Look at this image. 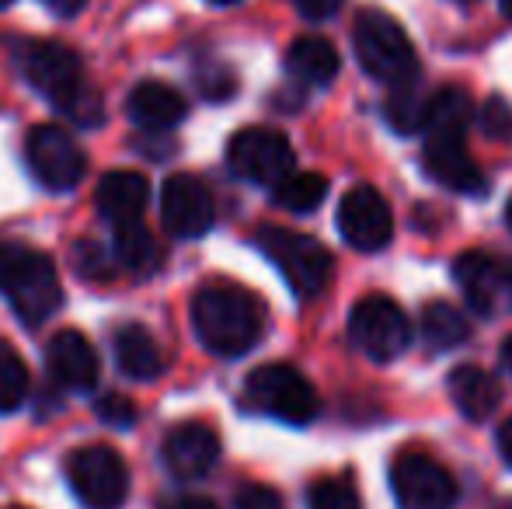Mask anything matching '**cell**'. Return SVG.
<instances>
[{
  "label": "cell",
  "instance_id": "36",
  "mask_svg": "<svg viewBox=\"0 0 512 509\" xmlns=\"http://www.w3.org/2000/svg\"><path fill=\"white\" fill-rule=\"evenodd\" d=\"M499 279H502V293H506L509 304H512V258L499 262Z\"/></svg>",
  "mask_w": 512,
  "mask_h": 509
},
{
  "label": "cell",
  "instance_id": "14",
  "mask_svg": "<svg viewBox=\"0 0 512 509\" xmlns=\"http://www.w3.org/2000/svg\"><path fill=\"white\" fill-rule=\"evenodd\" d=\"M161 457L178 482H199L220 461V436L206 422H182L164 436Z\"/></svg>",
  "mask_w": 512,
  "mask_h": 509
},
{
  "label": "cell",
  "instance_id": "9",
  "mask_svg": "<svg viewBox=\"0 0 512 509\" xmlns=\"http://www.w3.org/2000/svg\"><path fill=\"white\" fill-rule=\"evenodd\" d=\"M227 164L237 178L255 185H279L286 175L297 171V154L279 129L248 126L234 133L227 147Z\"/></svg>",
  "mask_w": 512,
  "mask_h": 509
},
{
  "label": "cell",
  "instance_id": "39",
  "mask_svg": "<svg viewBox=\"0 0 512 509\" xmlns=\"http://www.w3.org/2000/svg\"><path fill=\"white\" fill-rule=\"evenodd\" d=\"M506 220H509V231H512V199H509V206H506Z\"/></svg>",
  "mask_w": 512,
  "mask_h": 509
},
{
  "label": "cell",
  "instance_id": "32",
  "mask_svg": "<svg viewBox=\"0 0 512 509\" xmlns=\"http://www.w3.org/2000/svg\"><path fill=\"white\" fill-rule=\"evenodd\" d=\"M307 21H324V18H335L342 0H290Z\"/></svg>",
  "mask_w": 512,
  "mask_h": 509
},
{
  "label": "cell",
  "instance_id": "41",
  "mask_svg": "<svg viewBox=\"0 0 512 509\" xmlns=\"http://www.w3.org/2000/svg\"><path fill=\"white\" fill-rule=\"evenodd\" d=\"M7 4H14V0H0V7H7Z\"/></svg>",
  "mask_w": 512,
  "mask_h": 509
},
{
  "label": "cell",
  "instance_id": "37",
  "mask_svg": "<svg viewBox=\"0 0 512 509\" xmlns=\"http://www.w3.org/2000/svg\"><path fill=\"white\" fill-rule=\"evenodd\" d=\"M502 363H506V370L512 374V335H509L506 342H502Z\"/></svg>",
  "mask_w": 512,
  "mask_h": 509
},
{
  "label": "cell",
  "instance_id": "43",
  "mask_svg": "<svg viewBox=\"0 0 512 509\" xmlns=\"http://www.w3.org/2000/svg\"><path fill=\"white\" fill-rule=\"evenodd\" d=\"M502 509H512V506H502Z\"/></svg>",
  "mask_w": 512,
  "mask_h": 509
},
{
  "label": "cell",
  "instance_id": "18",
  "mask_svg": "<svg viewBox=\"0 0 512 509\" xmlns=\"http://www.w3.org/2000/svg\"><path fill=\"white\" fill-rule=\"evenodd\" d=\"M150 199V182L140 171H108L95 189V206L98 213L115 227L140 224L143 210H147Z\"/></svg>",
  "mask_w": 512,
  "mask_h": 509
},
{
  "label": "cell",
  "instance_id": "23",
  "mask_svg": "<svg viewBox=\"0 0 512 509\" xmlns=\"http://www.w3.org/2000/svg\"><path fill=\"white\" fill-rule=\"evenodd\" d=\"M422 339L432 349H457L471 339V325H467L464 311L450 300H432L422 307Z\"/></svg>",
  "mask_w": 512,
  "mask_h": 509
},
{
  "label": "cell",
  "instance_id": "7",
  "mask_svg": "<svg viewBox=\"0 0 512 509\" xmlns=\"http://www.w3.org/2000/svg\"><path fill=\"white\" fill-rule=\"evenodd\" d=\"M67 485L77 496V503L88 509H122L129 499V468L119 450L108 443H88V447L70 450Z\"/></svg>",
  "mask_w": 512,
  "mask_h": 509
},
{
  "label": "cell",
  "instance_id": "42",
  "mask_svg": "<svg viewBox=\"0 0 512 509\" xmlns=\"http://www.w3.org/2000/svg\"><path fill=\"white\" fill-rule=\"evenodd\" d=\"M11 509H25V506H11Z\"/></svg>",
  "mask_w": 512,
  "mask_h": 509
},
{
  "label": "cell",
  "instance_id": "24",
  "mask_svg": "<svg viewBox=\"0 0 512 509\" xmlns=\"http://www.w3.org/2000/svg\"><path fill=\"white\" fill-rule=\"evenodd\" d=\"M328 196V178L317 171H293L279 185H272V199L276 206L290 213H314Z\"/></svg>",
  "mask_w": 512,
  "mask_h": 509
},
{
  "label": "cell",
  "instance_id": "19",
  "mask_svg": "<svg viewBox=\"0 0 512 509\" xmlns=\"http://www.w3.org/2000/svg\"><path fill=\"white\" fill-rule=\"evenodd\" d=\"M446 391H450V401L457 405V412L471 422H485L492 419V412L502 401V387L488 370L474 367V363H464L450 374L446 381Z\"/></svg>",
  "mask_w": 512,
  "mask_h": 509
},
{
  "label": "cell",
  "instance_id": "34",
  "mask_svg": "<svg viewBox=\"0 0 512 509\" xmlns=\"http://www.w3.org/2000/svg\"><path fill=\"white\" fill-rule=\"evenodd\" d=\"M46 11H53L56 18H77V14L88 7V0H42Z\"/></svg>",
  "mask_w": 512,
  "mask_h": 509
},
{
  "label": "cell",
  "instance_id": "35",
  "mask_svg": "<svg viewBox=\"0 0 512 509\" xmlns=\"http://www.w3.org/2000/svg\"><path fill=\"white\" fill-rule=\"evenodd\" d=\"M499 454H502V461L512 468V415L499 426Z\"/></svg>",
  "mask_w": 512,
  "mask_h": 509
},
{
  "label": "cell",
  "instance_id": "16",
  "mask_svg": "<svg viewBox=\"0 0 512 509\" xmlns=\"http://www.w3.org/2000/svg\"><path fill=\"white\" fill-rule=\"evenodd\" d=\"M46 370L67 391H91L98 384V353L77 328H63L46 346Z\"/></svg>",
  "mask_w": 512,
  "mask_h": 509
},
{
  "label": "cell",
  "instance_id": "30",
  "mask_svg": "<svg viewBox=\"0 0 512 509\" xmlns=\"http://www.w3.org/2000/svg\"><path fill=\"white\" fill-rule=\"evenodd\" d=\"M95 412L105 426H115V429H129L136 422V405L129 398H122V394H105L95 405Z\"/></svg>",
  "mask_w": 512,
  "mask_h": 509
},
{
  "label": "cell",
  "instance_id": "3",
  "mask_svg": "<svg viewBox=\"0 0 512 509\" xmlns=\"http://www.w3.org/2000/svg\"><path fill=\"white\" fill-rule=\"evenodd\" d=\"M0 293L25 325H42L63 307V283L53 258L18 241H0Z\"/></svg>",
  "mask_w": 512,
  "mask_h": 509
},
{
  "label": "cell",
  "instance_id": "22",
  "mask_svg": "<svg viewBox=\"0 0 512 509\" xmlns=\"http://www.w3.org/2000/svg\"><path fill=\"white\" fill-rule=\"evenodd\" d=\"M286 70H290L293 81L307 84V88H324L338 77L342 70V56L321 35H304L290 46L286 53Z\"/></svg>",
  "mask_w": 512,
  "mask_h": 509
},
{
  "label": "cell",
  "instance_id": "29",
  "mask_svg": "<svg viewBox=\"0 0 512 509\" xmlns=\"http://www.w3.org/2000/svg\"><path fill=\"white\" fill-rule=\"evenodd\" d=\"M478 119H481V129H485L492 140H512V109H509L506 98L492 95L485 105H481Z\"/></svg>",
  "mask_w": 512,
  "mask_h": 509
},
{
  "label": "cell",
  "instance_id": "6",
  "mask_svg": "<svg viewBox=\"0 0 512 509\" xmlns=\"http://www.w3.org/2000/svg\"><path fill=\"white\" fill-rule=\"evenodd\" d=\"M244 398L262 415L286 422V426H307L321 412L314 384L290 363H265L255 367L244 381Z\"/></svg>",
  "mask_w": 512,
  "mask_h": 509
},
{
  "label": "cell",
  "instance_id": "33",
  "mask_svg": "<svg viewBox=\"0 0 512 509\" xmlns=\"http://www.w3.org/2000/svg\"><path fill=\"white\" fill-rule=\"evenodd\" d=\"M161 509H220V506H216L209 496H189V492H185V496L164 499Z\"/></svg>",
  "mask_w": 512,
  "mask_h": 509
},
{
  "label": "cell",
  "instance_id": "26",
  "mask_svg": "<svg viewBox=\"0 0 512 509\" xmlns=\"http://www.w3.org/2000/svg\"><path fill=\"white\" fill-rule=\"evenodd\" d=\"M28 367L11 342L0 339V412H14L28 398Z\"/></svg>",
  "mask_w": 512,
  "mask_h": 509
},
{
  "label": "cell",
  "instance_id": "10",
  "mask_svg": "<svg viewBox=\"0 0 512 509\" xmlns=\"http://www.w3.org/2000/svg\"><path fill=\"white\" fill-rule=\"evenodd\" d=\"M349 335L356 349H363L370 360L391 363L411 346V325L408 314L394 304L391 297L370 293L363 297L349 314Z\"/></svg>",
  "mask_w": 512,
  "mask_h": 509
},
{
  "label": "cell",
  "instance_id": "31",
  "mask_svg": "<svg viewBox=\"0 0 512 509\" xmlns=\"http://www.w3.org/2000/svg\"><path fill=\"white\" fill-rule=\"evenodd\" d=\"M234 506L237 509H286V499L279 496L272 485H241V492L234 496Z\"/></svg>",
  "mask_w": 512,
  "mask_h": 509
},
{
  "label": "cell",
  "instance_id": "5",
  "mask_svg": "<svg viewBox=\"0 0 512 509\" xmlns=\"http://www.w3.org/2000/svg\"><path fill=\"white\" fill-rule=\"evenodd\" d=\"M258 248L283 272V279L297 297L314 300L328 290L335 258L317 238H310L304 231H290V227H262L258 231Z\"/></svg>",
  "mask_w": 512,
  "mask_h": 509
},
{
  "label": "cell",
  "instance_id": "11",
  "mask_svg": "<svg viewBox=\"0 0 512 509\" xmlns=\"http://www.w3.org/2000/svg\"><path fill=\"white\" fill-rule=\"evenodd\" d=\"M391 492L401 509H453L457 503L453 475L422 450H405L394 457Z\"/></svg>",
  "mask_w": 512,
  "mask_h": 509
},
{
  "label": "cell",
  "instance_id": "28",
  "mask_svg": "<svg viewBox=\"0 0 512 509\" xmlns=\"http://www.w3.org/2000/svg\"><path fill=\"white\" fill-rule=\"evenodd\" d=\"M307 509H363V499L349 475H331L307 489Z\"/></svg>",
  "mask_w": 512,
  "mask_h": 509
},
{
  "label": "cell",
  "instance_id": "20",
  "mask_svg": "<svg viewBox=\"0 0 512 509\" xmlns=\"http://www.w3.org/2000/svg\"><path fill=\"white\" fill-rule=\"evenodd\" d=\"M112 353L129 381H157L164 374V353L143 325L129 321L112 335Z\"/></svg>",
  "mask_w": 512,
  "mask_h": 509
},
{
  "label": "cell",
  "instance_id": "17",
  "mask_svg": "<svg viewBox=\"0 0 512 509\" xmlns=\"http://www.w3.org/2000/svg\"><path fill=\"white\" fill-rule=\"evenodd\" d=\"M126 116L136 129H147V133H164V129H175L189 116V102H185L182 91H175L171 84L161 81H143L129 91L126 98Z\"/></svg>",
  "mask_w": 512,
  "mask_h": 509
},
{
  "label": "cell",
  "instance_id": "1",
  "mask_svg": "<svg viewBox=\"0 0 512 509\" xmlns=\"http://www.w3.org/2000/svg\"><path fill=\"white\" fill-rule=\"evenodd\" d=\"M11 56L21 77L67 119L88 129L105 123L102 91L84 77L74 49L53 39H11Z\"/></svg>",
  "mask_w": 512,
  "mask_h": 509
},
{
  "label": "cell",
  "instance_id": "12",
  "mask_svg": "<svg viewBox=\"0 0 512 509\" xmlns=\"http://www.w3.org/2000/svg\"><path fill=\"white\" fill-rule=\"evenodd\" d=\"M338 234L356 252H380L394 238V213L391 203L373 185H356L338 203Z\"/></svg>",
  "mask_w": 512,
  "mask_h": 509
},
{
  "label": "cell",
  "instance_id": "2",
  "mask_svg": "<svg viewBox=\"0 0 512 509\" xmlns=\"http://www.w3.org/2000/svg\"><path fill=\"white\" fill-rule=\"evenodd\" d=\"M192 328L213 356L237 360L265 335V307L237 283H206L192 297Z\"/></svg>",
  "mask_w": 512,
  "mask_h": 509
},
{
  "label": "cell",
  "instance_id": "27",
  "mask_svg": "<svg viewBox=\"0 0 512 509\" xmlns=\"http://www.w3.org/2000/svg\"><path fill=\"white\" fill-rule=\"evenodd\" d=\"M425 105H429V98L418 91V81L398 84L387 95V119L398 133H422Z\"/></svg>",
  "mask_w": 512,
  "mask_h": 509
},
{
  "label": "cell",
  "instance_id": "8",
  "mask_svg": "<svg viewBox=\"0 0 512 509\" xmlns=\"http://www.w3.org/2000/svg\"><path fill=\"white\" fill-rule=\"evenodd\" d=\"M25 161L32 168L35 182L49 192H70L88 175V157L81 143L60 126H32L25 136Z\"/></svg>",
  "mask_w": 512,
  "mask_h": 509
},
{
  "label": "cell",
  "instance_id": "25",
  "mask_svg": "<svg viewBox=\"0 0 512 509\" xmlns=\"http://www.w3.org/2000/svg\"><path fill=\"white\" fill-rule=\"evenodd\" d=\"M115 262L126 265L129 272H150L157 265V245L150 238V231L140 224H126L115 227V248H112Z\"/></svg>",
  "mask_w": 512,
  "mask_h": 509
},
{
  "label": "cell",
  "instance_id": "21",
  "mask_svg": "<svg viewBox=\"0 0 512 509\" xmlns=\"http://www.w3.org/2000/svg\"><path fill=\"white\" fill-rule=\"evenodd\" d=\"M453 279H457L464 300L474 307L478 314H492L495 300L502 293V279H499V262L485 252H464L453 258Z\"/></svg>",
  "mask_w": 512,
  "mask_h": 509
},
{
  "label": "cell",
  "instance_id": "13",
  "mask_svg": "<svg viewBox=\"0 0 512 509\" xmlns=\"http://www.w3.org/2000/svg\"><path fill=\"white\" fill-rule=\"evenodd\" d=\"M161 220L171 238H203L216 220V203L196 175H171L161 189Z\"/></svg>",
  "mask_w": 512,
  "mask_h": 509
},
{
  "label": "cell",
  "instance_id": "38",
  "mask_svg": "<svg viewBox=\"0 0 512 509\" xmlns=\"http://www.w3.org/2000/svg\"><path fill=\"white\" fill-rule=\"evenodd\" d=\"M502 11H506V18H512V0H502Z\"/></svg>",
  "mask_w": 512,
  "mask_h": 509
},
{
  "label": "cell",
  "instance_id": "40",
  "mask_svg": "<svg viewBox=\"0 0 512 509\" xmlns=\"http://www.w3.org/2000/svg\"><path fill=\"white\" fill-rule=\"evenodd\" d=\"M209 4H237V0H209Z\"/></svg>",
  "mask_w": 512,
  "mask_h": 509
},
{
  "label": "cell",
  "instance_id": "4",
  "mask_svg": "<svg viewBox=\"0 0 512 509\" xmlns=\"http://www.w3.org/2000/svg\"><path fill=\"white\" fill-rule=\"evenodd\" d=\"M352 49H356L359 67H363L373 81H384L387 88L418 81L415 46H411L405 28H401L387 11L366 7V11L356 14V25H352Z\"/></svg>",
  "mask_w": 512,
  "mask_h": 509
},
{
  "label": "cell",
  "instance_id": "15",
  "mask_svg": "<svg viewBox=\"0 0 512 509\" xmlns=\"http://www.w3.org/2000/svg\"><path fill=\"white\" fill-rule=\"evenodd\" d=\"M422 161L425 171L446 189L464 196H478L485 189V175L467 150V133H425Z\"/></svg>",
  "mask_w": 512,
  "mask_h": 509
}]
</instances>
